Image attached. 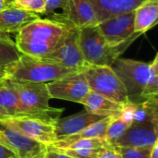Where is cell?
I'll list each match as a JSON object with an SVG mask.
<instances>
[{
    "mask_svg": "<svg viewBox=\"0 0 158 158\" xmlns=\"http://www.w3.org/2000/svg\"><path fill=\"white\" fill-rule=\"evenodd\" d=\"M158 0H144L134 9V31L143 34L157 24Z\"/></svg>",
    "mask_w": 158,
    "mask_h": 158,
    "instance_id": "obj_18",
    "label": "cell"
},
{
    "mask_svg": "<svg viewBox=\"0 0 158 158\" xmlns=\"http://www.w3.org/2000/svg\"><path fill=\"white\" fill-rule=\"evenodd\" d=\"M6 78V74H5V71L4 70H1L0 69V80L2 79H5Z\"/></svg>",
    "mask_w": 158,
    "mask_h": 158,
    "instance_id": "obj_35",
    "label": "cell"
},
{
    "mask_svg": "<svg viewBox=\"0 0 158 158\" xmlns=\"http://www.w3.org/2000/svg\"><path fill=\"white\" fill-rule=\"evenodd\" d=\"M53 150H57V149H53ZM99 150L100 148L98 149H65V150H57V151H60L73 158H97Z\"/></svg>",
    "mask_w": 158,
    "mask_h": 158,
    "instance_id": "obj_27",
    "label": "cell"
},
{
    "mask_svg": "<svg viewBox=\"0 0 158 158\" xmlns=\"http://www.w3.org/2000/svg\"><path fill=\"white\" fill-rule=\"evenodd\" d=\"M97 26L111 46L131 45L142 35L134 31V10L108 18Z\"/></svg>",
    "mask_w": 158,
    "mask_h": 158,
    "instance_id": "obj_7",
    "label": "cell"
},
{
    "mask_svg": "<svg viewBox=\"0 0 158 158\" xmlns=\"http://www.w3.org/2000/svg\"><path fill=\"white\" fill-rule=\"evenodd\" d=\"M8 7H13L10 2H8L7 0H0V12Z\"/></svg>",
    "mask_w": 158,
    "mask_h": 158,
    "instance_id": "obj_31",
    "label": "cell"
},
{
    "mask_svg": "<svg viewBox=\"0 0 158 158\" xmlns=\"http://www.w3.org/2000/svg\"><path fill=\"white\" fill-rule=\"evenodd\" d=\"M47 157L48 158H73L60 151H57V150H53V149H50L48 148V152L46 154Z\"/></svg>",
    "mask_w": 158,
    "mask_h": 158,
    "instance_id": "obj_29",
    "label": "cell"
},
{
    "mask_svg": "<svg viewBox=\"0 0 158 158\" xmlns=\"http://www.w3.org/2000/svg\"><path fill=\"white\" fill-rule=\"evenodd\" d=\"M80 47L86 65L110 66L130 46H111L107 44L98 26L79 29Z\"/></svg>",
    "mask_w": 158,
    "mask_h": 158,
    "instance_id": "obj_3",
    "label": "cell"
},
{
    "mask_svg": "<svg viewBox=\"0 0 158 158\" xmlns=\"http://www.w3.org/2000/svg\"><path fill=\"white\" fill-rule=\"evenodd\" d=\"M143 1L144 0H89L95 10L99 23L113 16L132 11Z\"/></svg>",
    "mask_w": 158,
    "mask_h": 158,
    "instance_id": "obj_17",
    "label": "cell"
},
{
    "mask_svg": "<svg viewBox=\"0 0 158 158\" xmlns=\"http://www.w3.org/2000/svg\"><path fill=\"white\" fill-rule=\"evenodd\" d=\"M11 5L13 7L33 12L38 15L44 11V0H13Z\"/></svg>",
    "mask_w": 158,
    "mask_h": 158,
    "instance_id": "obj_25",
    "label": "cell"
},
{
    "mask_svg": "<svg viewBox=\"0 0 158 158\" xmlns=\"http://www.w3.org/2000/svg\"><path fill=\"white\" fill-rule=\"evenodd\" d=\"M158 143H155L153 148H152V151H151V154H150V158H158Z\"/></svg>",
    "mask_w": 158,
    "mask_h": 158,
    "instance_id": "obj_32",
    "label": "cell"
},
{
    "mask_svg": "<svg viewBox=\"0 0 158 158\" xmlns=\"http://www.w3.org/2000/svg\"><path fill=\"white\" fill-rule=\"evenodd\" d=\"M43 158H48V157H47V156H45L44 157H43Z\"/></svg>",
    "mask_w": 158,
    "mask_h": 158,
    "instance_id": "obj_38",
    "label": "cell"
},
{
    "mask_svg": "<svg viewBox=\"0 0 158 158\" xmlns=\"http://www.w3.org/2000/svg\"><path fill=\"white\" fill-rule=\"evenodd\" d=\"M131 125V123L121 116L118 118H113L106 129V132L104 139L106 143L115 145L117 141L123 136V134L126 132V131Z\"/></svg>",
    "mask_w": 158,
    "mask_h": 158,
    "instance_id": "obj_21",
    "label": "cell"
},
{
    "mask_svg": "<svg viewBox=\"0 0 158 158\" xmlns=\"http://www.w3.org/2000/svg\"><path fill=\"white\" fill-rule=\"evenodd\" d=\"M39 18V15L36 13L17 7H8L0 12V31L6 33L18 32Z\"/></svg>",
    "mask_w": 158,
    "mask_h": 158,
    "instance_id": "obj_16",
    "label": "cell"
},
{
    "mask_svg": "<svg viewBox=\"0 0 158 158\" xmlns=\"http://www.w3.org/2000/svg\"><path fill=\"white\" fill-rule=\"evenodd\" d=\"M113 118L111 117H107L105 118L104 119L97 121L92 125H90L89 127L85 128L84 130L81 131L80 132L65 137L61 140H57L54 143H52L51 145H49L48 147L53 148V149H64L67 145L70 144L71 143L80 140V139H87V138H105L106 132V129L109 125V123L111 122Z\"/></svg>",
    "mask_w": 158,
    "mask_h": 158,
    "instance_id": "obj_19",
    "label": "cell"
},
{
    "mask_svg": "<svg viewBox=\"0 0 158 158\" xmlns=\"http://www.w3.org/2000/svg\"><path fill=\"white\" fill-rule=\"evenodd\" d=\"M16 156L12 151L0 143V158H10Z\"/></svg>",
    "mask_w": 158,
    "mask_h": 158,
    "instance_id": "obj_30",
    "label": "cell"
},
{
    "mask_svg": "<svg viewBox=\"0 0 158 158\" xmlns=\"http://www.w3.org/2000/svg\"><path fill=\"white\" fill-rule=\"evenodd\" d=\"M106 117L94 115L85 111L69 117L57 118L54 123L56 141L76 134L90 125L104 119Z\"/></svg>",
    "mask_w": 158,
    "mask_h": 158,
    "instance_id": "obj_13",
    "label": "cell"
},
{
    "mask_svg": "<svg viewBox=\"0 0 158 158\" xmlns=\"http://www.w3.org/2000/svg\"><path fill=\"white\" fill-rule=\"evenodd\" d=\"M81 104L84 106L87 112L106 118L119 117L123 108V105L116 103L92 91L88 93Z\"/></svg>",
    "mask_w": 158,
    "mask_h": 158,
    "instance_id": "obj_15",
    "label": "cell"
},
{
    "mask_svg": "<svg viewBox=\"0 0 158 158\" xmlns=\"http://www.w3.org/2000/svg\"><path fill=\"white\" fill-rule=\"evenodd\" d=\"M74 72L77 70L67 69L42 57L22 54L15 63L5 69L6 79L36 83H48Z\"/></svg>",
    "mask_w": 158,
    "mask_h": 158,
    "instance_id": "obj_2",
    "label": "cell"
},
{
    "mask_svg": "<svg viewBox=\"0 0 158 158\" xmlns=\"http://www.w3.org/2000/svg\"><path fill=\"white\" fill-rule=\"evenodd\" d=\"M10 158H19L17 156H12V157H10Z\"/></svg>",
    "mask_w": 158,
    "mask_h": 158,
    "instance_id": "obj_36",
    "label": "cell"
},
{
    "mask_svg": "<svg viewBox=\"0 0 158 158\" xmlns=\"http://www.w3.org/2000/svg\"><path fill=\"white\" fill-rule=\"evenodd\" d=\"M21 53L17 48L15 42L0 40V69L4 70L15 63Z\"/></svg>",
    "mask_w": 158,
    "mask_h": 158,
    "instance_id": "obj_22",
    "label": "cell"
},
{
    "mask_svg": "<svg viewBox=\"0 0 158 158\" xmlns=\"http://www.w3.org/2000/svg\"><path fill=\"white\" fill-rule=\"evenodd\" d=\"M97 158H121V156L116 145L106 143L100 148Z\"/></svg>",
    "mask_w": 158,
    "mask_h": 158,
    "instance_id": "obj_28",
    "label": "cell"
},
{
    "mask_svg": "<svg viewBox=\"0 0 158 158\" xmlns=\"http://www.w3.org/2000/svg\"><path fill=\"white\" fill-rule=\"evenodd\" d=\"M69 0H44V11L40 14L41 19L67 23V9Z\"/></svg>",
    "mask_w": 158,
    "mask_h": 158,
    "instance_id": "obj_20",
    "label": "cell"
},
{
    "mask_svg": "<svg viewBox=\"0 0 158 158\" xmlns=\"http://www.w3.org/2000/svg\"><path fill=\"white\" fill-rule=\"evenodd\" d=\"M0 40H4V41H12V39L10 38L9 33L3 32V31H0Z\"/></svg>",
    "mask_w": 158,
    "mask_h": 158,
    "instance_id": "obj_33",
    "label": "cell"
},
{
    "mask_svg": "<svg viewBox=\"0 0 158 158\" xmlns=\"http://www.w3.org/2000/svg\"><path fill=\"white\" fill-rule=\"evenodd\" d=\"M157 123H132L115 145L120 147L153 146L157 143Z\"/></svg>",
    "mask_w": 158,
    "mask_h": 158,
    "instance_id": "obj_12",
    "label": "cell"
},
{
    "mask_svg": "<svg viewBox=\"0 0 158 158\" xmlns=\"http://www.w3.org/2000/svg\"><path fill=\"white\" fill-rule=\"evenodd\" d=\"M106 143H106V140L102 139V138L80 139V140H77V141L71 143L70 144L67 145L64 149H57V150H65V149H98V148H101V147L105 146Z\"/></svg>",
    "mask_w": 158,
    "mask_h": 158,
    "instance_id": "obj_24",
    "label": "cell"
},
{
    "mask_svg": "<svg viewBox=\"0 0 158 158\" xmlns=\"http://www.w3.org/2000/svg\"><path fill=\"white\" fill-rule=\"evenodd\" d=\"M6 120L25 136L47 146L56 141L54 125L55 121L28 117L10 118H6Z\"/></svg>",
    "mask_w": 158,
    "mask_h": 158,
    "instance_id": "obj_11",
    "label": "cell"
},
{
    "mask_svg": "<svg viewBox=\"0 0 158 158\" xmlns=\"http://www.w3.org/2000/svg\"><path fill=\"white\" fill-rule=\"evenodd\" d=\"M51 98L81 104L90 92L82 71H77L46 83Z\"/></svg>",
    "mask_w": 158,
    "mask_h": 158,
    "instance_id": "obj_8",
    "label": "cell"
},
{
    "mask_svg": "<svg viewBox=\"0 0 158 158\" xmlns=\"http://www.w3.org/2000/svg\"><path fill=\"white\" fill-rule=\"evenodd\" d=\"M66 19L69 25L77 29L96 26L99 23L89 0H69Z\"/></svg>",
    "mask_w": 158,
    "mask_h": 158,
    "instance_id": "obj_14",
    "label": "cell"
},
{
    "mask_svg": "<svg viewBox=\"0 0 158 158\" xmlns=\"http://www.w3.org/2000/svg\"><path fill=\"white\" fill-rule=\"evenodd\" d=\"M0 143L19 158H43L48 152L47 145L25 136L6 119H0Z\"/></svg>",
    "mask_w": 158,
    "mask_h": 158,
    "instance_id": "obj_6",
    "label": "cell"
},
{
    "mask_svg": "<svg viewBox=\"0 0 158 158\" xmlns=\"http://www.w3.org/2000/svg\"><path fill=\"white\" fill-rule=\"evenodd\" d=\"M71 28L67 23L39 18L18 31L15 44L22 55L44 57L62 44Z\"/></svg>",
    "mask_w": 158,
    "mask_h": 158,
    "instance_id": "obj_1",
    "label": "cell"
},
{
    "mask_svg": "<svg viewBox=\"0 0 158 158\" xmlns=\"http://www.w3.org/2000/svg\"><path fill=\"white\" fill-rule=\"evenodd\" d=\"M2 80H3V79H2ZM0 82H1V80H0Z\"/></svg>",
    "mask_w": 158,
    "mask_h": 158,
    "instance_id": "obj_39",
    "label": "cell"
},
{
    "mask_svg": "<svg viewBox=\"0 0 158 158\" xmlns=\"http://www.w3.org/2000/svg\"><path fill=\"white\" fill-rule=\"evenodd\" d=\"M111 68L123 83L129 102L141 103L144 101L143 92L148 81L150 63L118 57L111 65Z\"/></svg>",
    "mask_w": 158,
    "mask_h": 158,
    "instance_id": "obj_4",
    "label": "cell"
},
{
    "mask_svg": "<svg viewBox=\"0 0 158 158\" xmlns=\"http://www.w3.org/2000/svg\"><path fill=\"white\" fill-rule=\"evenodd\" d=\"M42 58L59 64L67 69L82 71L87 65L80 47L79 29L71 28L62 44L52 53Z\"/></svg>",
    "mask_w": 158,
    "mask_h": 158,
    "instance_id": "obj_9",
    "label": "cell"
},
{
    "mask_svg": "<svg viewBox=\"0 0 158 158\" xmlns=\"http://www.w3.org/2000/svg\"><path fill=\"white\" fill-rule=\"evenodd\" d=\"M7 1H8V2H10V3H12V1H13V0H7Z\"/></svg>",
    "mask_w": 158,
    "mask_h": 158,
    "instance_id": "obj_37",
    "label": "cell"
},
{
    "mask_svg": "<svg viewBox=\"0 0 158 158\" xmlns=\"http://www.w3.org/2000/svg\"><path fill=\"white\" fill-rule=\"evenodd\" d=\"M6 118H9V117L0 108V119H6Z\"/></svg>",
    "mask_w": 158,
    "mask_h": 158,
    "instance_id": "obj_34",
    "label": "cell"
},
{
    "mask_svg": "<svg viewBox=\"0 0 158 158\" xmlns=\"http://www.w3.org/2000/svg\"><path fill=\"white\" fill-rule=\"evenodd\" d=\"M5 83L11 88L22 104L32 109L49 110L51 99L46 83H36L29 81H21L9 80L5 78Z\"/></svg>",
    "mask_w": 158,
    "mask_h": 158,
    "instance_id": "obj_10",
    "label": "cell"
},
{
    "mask_svg": "<svg viewBox=\"0 0 158 158\" xmlns=\"http://www.w3.org/2000/svg\"><path fill=\"white\" fill-rule=\"evenodd\" d=\"M153 146H148V147L117 146V148L121 156V158H150V154Z\"/></svg>",
    "mask_w": 158,
    "mask_h": 158,
    "instance_id": "obj_26",
    "label": "cell"
},
{
    "mask_svg": "<svg viewBox=\"0 0 158 158\" xmlns=\"http://www.w3.org/2000/svg\"><path fill=\"white\" fill-rule=\"evenodd\" d=\"M82 73L87 81L90 91L120 105L129 102L123 83L110 66L88 65L83 69Z\"/></svg>",
    "mask_w": 158,
    "mask_h": 158,
    "instance_id": "obj_5",
    "label": "cell"
},
{
    "mask_svg": "<svg viewBox=\"0 0 158 158\" xmlns=\"http://www.w3.org/2000/svg\"><path fill=\"white\" fill-rule=\"evenodd\" d=\"M158 94V54L150 62L148 81L143 92V99L157 96Z\"/></svg>",
    "mask_w": 158,
    "mask_h": 158,
    "instance_id": "obj_23",
    "label": "cell"
}]
</instances>
